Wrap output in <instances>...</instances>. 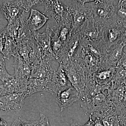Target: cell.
<instances>
[{
  "label": "cell",
  "instance_id": "cell-1",
  "mask_svg": "<svg viewBox=\"0 0 126 126\" xmlns=\"http://www.w3.org/2000/svg\"><path fill=\"white\" fill-rule=\"evenodd\" d=\"M77 30L81 35L82 43L108 47L104 39V27L92 16Z\"/></svg>",
  "mask_w": 126,
  "mask_h": 126
},
{
  "label": "cell",
  "instance_id": "cell-2",
  "mask_svg": "<svg viewBox=\"0 0 126 126\" xmlns=\"http://www.w3.org/2000/svg\"><path fill=\"white\" fill-rule=\"evenodd\" d=\"M114 0L92 1L86 3L92 16L95 20L106 27L117 20Z\"/></svg>",
  "mask_w": 126,
  "mask_h": 126
},
{
  "label": "cell",
  "instance_id": "cell-3",
  "mask_svg": "<svg viewBox=\"0 0 126 126\" xmlns=\"http://www.w3.org/2000/svg\"><path fill=\"white\" fill-rule=\"evenodd\" d=\"M45 15L52 20V24L58 26L63 25L72 26L71 16L63 0H44Z\"/></svg>",
  "mask_w": 126,
  "mask_h": 126
},
{
  "label": "cell",
  "instance_id": "cell-4",
  "mask_svg": "<svg viewBox=\"0 0 126 126\" xmlns=\"http://www.w3.org/2000/svg\"><path fill=\"white\" fill-rule=\"evenodd\" d=\"M92 0H63L72 20V29L75 31L92 15L85 4Z\"/></svg>",
  "mask_w": 126,
  "mask_h": 126
},
{
  "label": "cell",
  "instance_id": "cell-5",
  "mask_svg": "<svg viewBox=\"0 0 126 126\" xmlns=\"http://www.w3.org/2000/svg\"><path fill=\"white\" fill-rule=\"evenodd\" d=\"M60 65L65 71L72 86L78 92L81 99L83 101L84 99V90L86 85V74L82 66L76 59L64 65Z\"/></svg>",
  "mask_w": 126,
  "mask_h": 126
},
{
  "label": "cell",
  "instance_id": "cell-6",
  "mask_svg": "<svg viewBox=\"0 0 126 126\" xmlns=\"http://www.w3.org/2000/svg\"><path fill=\"white\" fill-rule=\"evenodd\" d=\"M112 103L108 98L106 94L102 93L91 98L84 99L81 107L85 115L93 116L102 111Z\"/></svg>",
  "mask_w": 126,
  "mask_h": 126
},
{
  "label": "cell",
  "instance_id": "cell-7",
  "mask_svg": "<svg viewBox=\"0 0 126 126\" xmlns=\"http://www.w3.org/2000/svg\"><path fill=\"white\" fill-rule=\"evenodd\" d=\"M52 33L53 29L49 24L45 31L43 33H38L36 32H33L34 38L41 50L42 59L48 60L50 61L56 60L51 48V39Z\"/></svg>",
  "mask_w": 126,
  "mask_h": 126
},
{
  "label": "cell",
  "instance_id": "cell-8",
  "mask_svg": "<svg viewBox=\"0 0 126 126\" xmlns=\"http://www.w3.org/2000/svg\"><path fill=\"white\" fill-rule=\"evenodd\" d=\"M1 11L8 24L14 23L25 13L24 0L5 1L2 4Z\"/></svg>",
  "mask_w": 126,
  "mask_h": 126
},
{
  "label": "cell",
  "instance_id": "cell-9",
  "mask_svg": "<svg viewBox=\"0 0 126 126\" xmlns=\"http://www.w3.org/2000/svg\"><path fill=\"white\" fill-rule=\"evenodd\" d=\"M26 97L25 93H16L1 96L0 109L6 112L19 111L23 108Z\"/></svg>",
  "mask_w": 126,
  "mask_h": 126
},
{
  "label": "cell",
  "instance_id": "cell-10",
  "mask_svg": "<svg viewBox=\"0 0 126 126\" xmlns=\"http://www.w3.org/2000/svg\"><path fill=\"white\" fill-rule=\"evenodd\" d=\"M124 46L118 43L107 50L101 60L100 67L104 68H115L124 54Z\"/></svg>",
  "mask_w": 126,
  "mask_h": 126
},
{
  "label": "cell",
  "instance_id": "cell-11",
  "mask_svg": "<svg viewBox=\"0 0 126 126\" xmlns=\"http://www.w3.org/2000/svg\"><path fill=\"white\" fill-rule=\"evenodd\" d=\"M65 71L61 65H59L57 70H55L50 79L51 94L55 96L63 90L72 87Z\"/></svg>",
  "mask_w": 126,
  "mask_h": 126
},
{
  "label": "cell",
  "instance_id": "cell-12",
  "mask_svg": "<svg viewBox=\"0 0 126 126\" xmlns=\"http://www.w3.org/2000/svg\"><path fill=\"white\" fill-rule=\"evenodd\" d=\"M104 27V39L108 47L110 48L121 40L126 28L118 20Z\"/></svg>",
  "mask_w": 126,
  "mask_h": 126
},
{
  "label": "cell",
  "instance_id": "cell-13",
  "mask_svg": "<svg viewBox=\"0 0 126 126\" xmlns=\"http://www.w3.org/2000/svg\"><path fill=\"white\" fill-rule=\"evenodd\" d=\"M28 81L20 80L14 77L0 84V95L4 96L16 93H25Z\"/></svg>",
  "mask_w": 126,
  "mask_h": 126
},
{
  "label": "cell",
  "instance_id": "cell-14",
  "mask_svg": "<svg viewBox=\"0 0 126 126\" xmlns=\"http://www.w3.org/2000/svg\"><path fill=\"white\" fill-rule=\"evenodd\" d=\"M56 96V101L60 108L61 112L81 99L78 92L72 86L63 90Z\"/></svg>",
  "mask_w": 126,
  "mask_h": 126
},
{
  "label": "cell",
  "instance_id": "cell-15",
  "mask_svg": "<svg viewBox=\"0 0 126 126\" xmlns=\"http://www.w3.org/2000/svg\"><path fill=\"white\" fill-rule=\"evenodd\" d=\"M55 70L50 65V61L42 59L40 63L31 67V78L42 79H50Z\"/></svg>",
  "mask_w": 126,
  "mask_h": 126
},
{
  "label": "cell",
  "instance_id": "cell-16",
  "mask_svg": "<svg viewBox=\"0 0 126 126\" xmlns=\"http://www.w3.org/2000/svg\"><path fill=\"white\" fill-rule=\"evenodd\" d=\"M14 58V78L22 81H28L31 78V67L19 55H16Z\"/></svg>",
  "mask_w": 126,
  "mask_h": 126
},
{
  "label": "cell",
  "instance_id": "cell-17",
  "mask_svg": "<svg viewBox=\"0 0 126 126\" xmlns=\"http://www.w3.org/2000/svg\"><path fill=\"white\" fill-rule=\"evenodd\" d=\"M50 79L30 78L28 80L27 91L25 93L27 97L39 92H46L51 93Z\"/></svg>",
  "mask_w": 126,
  "mask_h": 126
},
{
  "label": "cell",
  "instance_id": "cell-18",
  "mask_svg": "<svg viewBox=\"0 0 126 126\" xmlns=\"http://www.w3.org/2000/svg\"><path fill=\"white\" fill-rule=\"evenodd\" d=\"M48 18L40 12L32 9L27 20V25L32 32H36L45 24Z\"/></svg>",
  "mask_w": 126,
  "mask_h": 126
},
{
  "label": "cell",
  "instance_id": "cell-19",
  "mask_svg": "<svg viewBox=\"0 0 126 126\" xmlns=\"http://www.w3.org/2000/svg\"><path fill=\"white\" fill-rule=\"evenodd\" d=\"M115 69V68L106 69L100 67L93 74L94 79L101 86L108 84L113 78Z\"/></svg>",
  "mask_w": 126,
  "mask_h": 126
},
{
  "label": "cell",
  "instance_id": "cell-20",
  "mask_svg": "<svg viewBox=\"0 0 126 126\" xmlns=\"http://www.w3.org/2000/svg\"><path fill=\"white\" fill-rule=\"evenodd\" d=\"M34 38L17 42V54L29 64L30 54L32 49V45Z\"/></svg>",
  "mask_w": 126,
  "mask_h": 126
},
{
  "label": "cell",
  "instance_id": "cell-21",
  "mask_svg": "<svg viewBox=\"0 0 126 126\" xmlns=\"http://www.w3.org/2000/svg\"><path fill=\"white\" fill-rule=\"evenodd\" d=\"M17 43L14 38L6 35V41L1 53L4 59L9 60L11 56L17 54Z\"/></svg>",
  "mask_w": 126,
  "mask_h": 126
},
{
  "label": "cell",
  "instance_id": "cell-22",
  "mask_svg": "<svg viewBox=\"0 0 126 126\" xmlns=\"http://www.w3.org/2000/svg\"><path fill=\"white\" fill-rule=\"evenodd\" d=\"M42 60L41 50L34 39L32 45V49L30 55L29 64L32 67L40 63Z\"/></svg>",
  "mask_w": 126,
  "mask_h": 126
},
{
  "label": "cell",
  "instance_id": "cell-23",
  "mask_svg": "<svg viewBox=\"0 0 126 126\" xmlns=\"http://www.w3.org/2000/svg\"><path fill=\"white\" fill-rule=\"evenodd\" d=\"M126 80V71L122 66L118 64L115 67L114 76L111 83L115 85H119L125 83Z\"/></svg>",
  "mask_w": 126,
  "mask_h": 126
},
{
  "label": "cell",
  "instance_id": "cell-24",
  "mask_svg": "<svg viewBox=\"0 0 126 126\" xmlns=\"http://www.w3.org/2000/svg\"><path fill=\"white\" fill-rule=\"evenodd\" d=\"M72 26L63 25L59 27L58 34L59 38L64 44L69 40L72 33Z\"/></svg>",
  "mask_w": 126,
  "mask_h": 126
},
{
  "label": "cell",
  "instance_id": "cell-25",
  "mask_svg": "<svg viewBox=\"0 0 126 126\" xmlns=\"http://www.w3.org/2000/svg\"><path fill=\"white\" fill-rule=\"evenodd\" d=\"M115 11L118 21L126 29V7L123 5L122 0L118 1L115 6Z\"/></svg>",
  "mask_w": 126,
  "mask_h": 126
},
{
  "label": "cell",
  "instance_id": "cell-26",
  "mask_svg": "<svg viewBox=\"0 0 126 126\" xmlns=\"http://www.w3.org/2000/svg\"><path fill=\"white\" fill-rule=\"evenodd\" d=\"M13 77L14 76L9 74L6 70L4 59L3 57H0V81H2L3 83Z\"/></svg>",
  "mask_w": 126,
  "mask_h": 126
},
{
  "label": "cell",
  "instance_id": "cell-27",
  "mask_svg": "<svg viewBox=\"0 0 126 126\" xmlns=\"http://www.w3.org/2000/svg\"><path fill=\"white\" fill-rule=\"evenodd\" d=\"M38 121H28L18 118L12 123L10 126H35L38 123Z\"/></svg>",
  "mask_w": 126,
  "mask_h": 126
},
{
  "label": "cell",
  "instance_id": "cell-28",
  "mask_svg": "<svg viewBox=\"0 0 126 126\" xmlns=\"http://www.w3.org/2000/svg\"><path fill=\"white\" fill-rule=\"evenodd\" d=\"M5 41V33L4 29L0 31V53H1L4 49Z\"/></svg>",
  "mask_w": 126,
  "mask_h": 126
},
{
  "label": "cell",
  "instance_id": "cell-29",
  "mask_svg": "<svg viewBox=\"0 0 126 126\" xmlns=\"http://www.w3.org/2000/svg\"><path fill=\"white\" fill-rule=\"evenodd\" d=\"M118 64L121 65L126 71V53H124Z\"/></svg>",
  "mask_w": 126,
  "mask_h": 126
},
{
  "label": "cell",
  "instance_id": "cell-30",
  "mask_svg": "<svg viewBox=\"0 0 126 126\" xmlns=\"http://www.w3.org/2000/svg\"><path fill=\"white\" fill-rule=\"evenodd\" d=\"M94 126H104L101 119L98 117H96L94 121Z\"/></svg>",
  "mask_w": 126,
  "mask_h": 126
},
{
  "label": "cell",
  "instance_id": "cell-31",
  "mask_svg": "<svg viewBox=\"0 0 126 126\" xmlns=\"http://www.w3.org/2000/svg\"><path fill=\"white\" fill-rule=\"evenodd\" d=\"M89 120L83 126H94V121L92 118V116H89Z\"/></svg>",
  "mask_w": 126,
  "mask_h": 126
},
{
  "label": "cell",
  "instance_id": "cell-32",
  "mask_svg": "<svg viewBox=\"0 0 126 126\" xmlns=\"http://www.w3.org/2000/svg\"><path fill=\"white\" fill-rule=\"evenodd\" d=\"M121 43L123 45L124 47L126 46V31L124 32V35L121 40Z\"/></svg>",
  "mask_w": 126,
  "mask_h": 126
},
{
  "label": "cell",
  "instance_id": "cell-33",
  "mask_svg": "<svg viewBox=\"0 0 126 126\" xmlns=\"http://www.w3.org/2000/svg\"><path fill=\"white\" fill-rule=\"evenodd\" d=\"M7 125L6 122L0 117V126H7Z\"/></svg>",
  "mask_w": 126,
  "mask_h": 126
},
{
  "label": "cell",
  "instance_id": "cell-34",
  "mask_svg": "<svg viewBox=\"0 0 126 126\" xmlns=\"http://www.w3.org/2000/svg\"><path fill=\"white\" fill-rule=\"evenodd\" d=\"M122 2L123 5L126 7V0H122Z\"/></svg>",
  "mask_w": 126,
  "mask_h": 126
},
{
  "label": "cell",
  "instance_id": "cell-35",
  "mask_svg": "<svg viewBox=\"0 0 126 126\" xmlns=\"http://www.w3.org/2000/svg\"><path fill=\"white\" fill-rule=\"evenodd\" d=\"M125 84H126V82H125Z\"/></svg>",
  "mask_w": 126,
  "mask_h": 126
},
{
  "label": "cell",
  "instance_id": "cell-36",
  "mask_svg": "<svg viewBox=\"0 0 126 126\" xmlns=\"http://www.w3.org/2000/svg\"></svg>",
  "mask_w": 126,
  "mask_h": 126
},
{
  "label": "cell",
  "instance_id": "cell-37",
  "mask_svg": "<svg viewBox=\"0 0 126 126\" xmlns=\"http://www.w3.org/2000/svg\"></svg>",
  "mask_w": 126,
  "mask_h": 126
}]
</instances>
